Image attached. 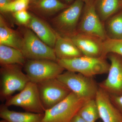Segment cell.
Listing matches in <instances>:
<instances>
[{"label": "cell", "instance_id": "cell-1", "mask_svg": "<svg viewBox=\"0 0 122 122\" xmlns=\"http://www.w3.org/2000/svg\"><path fill=\"white\" fill-rule=\"evenodd\" d=\"M103 57H93L83 56L70 58L58 60V63L68 71L79 73L92 77L98 75L107 73L109 64Z\"/></svg>", "mask_w": 122, "mask_h": 122}, {"label": "cell", "instance_id": "cell-2", "mask_svg": "<svg viewBox=\"0 0 122 122\" xmlns=\"http://www.w3.org/2000/svg\"><path fill=\"white\" fill-rule=\"evenodd\" d=\"M88 100L72 92L59 103L46 110L41 122H70Z\"/></svg>", "mask_w": 122, "mask_h": 122}, {"label": "cell", "instance_id": "cell-3", "mask_svg": "<svg viewBox=\"0 0 122 122\" xmlns=\"http://www.w3.org/2000/svg\"><path fill=\"white\" fill-rule=\"evenodd\" d=\"M57 78L71 92L79 97L88 100L95 99L99 87L93 77L67 71Z\"/></svg>", "mask_w": 122, "mask_h": 122}, {"label": "cell", "instance_id": "cell-4", "mask_svg": "<svg viewBox=\"0 0 122 122\" xmlns=\"http://www.w3.org/2000/svg\"><path fill=\"white\" fill-rule=\"evenodd\" d=\"M21 66L11 65L1 66L0 95L2 99H7L15 92H20L30 81L26 74L22 72Z\"/></svg>", "mask_w": 122, "mask_h": 122}, {"label": "cell", "instance_id": "cell-5", "mask_svg": "<svg viewBox=\"0 0 122 122\" xmlns=\"http://www.w3.org/2000/svg\"><path fill=\"white\" fill-rule=\"evenodd\" d=\"M21 51L28 60L57 61L54 49L45 44L29 29L24 31Z\"/></svg>", "mask_w": 122, "mask_h": 122}, {"label": "cell", "instance_id": "cell-6", "mask_svg": "<svg viewBox=\"0 0 122 122\" xmlns=\"http://www.w3.org/2000/svg\"><path fill=\"white\" fill-rule=\"evenodd\" d=\"M7 107H19L27 112L44 113L45 109L42 105L37 83L29 82L25 87L17 94L6 99Z\"/></svg>", "mask_w": 122, "mask_h": 122}, {"label": "cell", "instance_id": "cell-7", "mask_svg": "<svg viewBox=\"0 0 122 122\" xmlns=\"http://www.w3.org/2000/svg\"><path fill=\"white\" fill-rule=\"evenodd\" d=\"M24 69L30 81L37 84L56 78L65 70L57 62L46 59L28 60Z\"/></svg>", "mask_w": 122, "mask_h": 122}, {"label": "cell", "instance_id": "cell-8", "mask_svg": "<svg viewBox=\"0 0 122 122\" xmlns=\"http://www.w3.org/2000/svg\"><path fill=\"white\" fill-rule=\"evenodd\" d=\"M84 3L81 0H75L54 18L53 25L59 33L69 37L77 32L78 23L83 11Z\"/></svg>", "mask_w": 122, "mask_h": 122}, {"label": "cell", "instance_id": "cell-9", "mask_svg": "<svg viewBox=\"0 0 122 122\" xmlns=\"http://www.w3.org/2000/svg\"><path fill=\"white\" fill-rule=\"evenodd\" d=\"M77 32L93 36L105 41L107 39L105 25L96 12L95 1L85 4Z\"/></svg>", "mask_w": 122, "mask_h": 122}, {"label": "cell", "instance_id": "cell-10", "mask_svg": "<svg viewBox=\"0 0 122 122\" xmlns=\"http://www.w3.org/2000/svg\"><path fill=\"white\" fill-rule=\"evenodd\" d=\"M37 85L41 100L46 110L59 103L72 92L57 78L46 80Z\"/></svg>", "mask_w": 122, "mask_h": 122}, {"label": "cell", "instance_id": "cell-11", "mask_svg": "<svg viewBox=\"0 0 122 122\" xmlns=\"http://www.w3.org/2000/svg\"><path fill=\"white\" fill-rule=\"evenodd\" d=\"M106 57L110 61L108 75L99 84V87L110 95H122V57L109 53Z\"/></svg>", "mask_w": 122, "mask_h": 122}, {"label": "cell", "instance_id": "cell-12", "mask_svg": "<svg viewBox=\"0 0 122 122\" xmlns=\"http://www.w3.org/2000/svg\"><path fill=\"white\" fill-rule=\"evenodd\" d=\"M68 37L73 42L84 56L105 57L104 56V41L102 39L78 32Z\"/></svg>", "mask_w": 122, "mask_h": 122}, {"label": "cell", "instance_id": "cell-13", "mask_svg": "<svg viewBox=\"0 0 122 122\" xmlns=\"http://www.w3.org/2000/svg\"><path fill=\"white\" fill-rule=\"evenodd\" d=\"M95 100L102 122H122V114L112 102L109 94L99 87Z\"/></svg>", "mask_w": 122, "mask_h": 122}, {"label": "cell", "instance_id": "cell-14", "mask_svg": "<svg viewBox=\"0 0 122 122\" xmlns=\"http://www.w3.org/2000/svg\"><path fill=\"white\" fill-rule=\"evenodd\" d=\"M31 19L26 25L32 30L41 41L51 48H54L57 37V32L43 20L31 14Z\"/></svg>", "mask_w": 122, "mask_h": 122}, {"label": "cell", "instance_id": "cell-15", "mask_svg": "<svg viewBox=\"0 0 122 122\" xmlns=\"http://www.w3.org/2000/svg\"><path fill=\"white\" fill-rule=\"evenodd\" d=\"M58 60L70 59L83 56L79 49L70 38L57 32L54 48Z\"/></svg>", "mask_w": 122, "mask_h": 122}, {"label": "cell", "instance_id": "cell-16", "mask_svg": "<svg viewBox=\"0 0 122 122\" xmlns=\"http://www.w3.org/2000/svg\"><path fill=\"white\" fill-rule=\"evenodd\" d=\"M44 115V113L11 111L5 105L1 106L0 108V117L9 122H41Z\"/></svg>", "mask_w": 122, "mask_h": 122}, {"label": "cell", "instance_id": "cell-17", "mask_svg": "<svg viewBox=\"0 0 122 122\" xmlns=\"http://www.w3.org/2000/svg\"><path fill=\"white\" fill-rule=\"evenodd\" d=\"M69 6L59 0H37L30 3L28 9L39 14L49 16L65 9Z\"/></svg>", "mask_w": 122, "mask_h": 122}, {"label": "cell", "instance_id": "cell-18", "mask_svg": "<svg viewBox=\"0 0 122 122\" xmlns=\"http://www.w3.org/2000/svg\"><path fill=\"white\" fill-rule=\"evenodd\" d=\"M22 38L7 25L2 15L0 16V45L11 46L21 51Z\"/></svg>", "mask_w": 122, "mask_h": 122}, {"label": "cell", "instance_id": "cell-19", "mask_svg": "<svg viewBox=\"0 0 122 122\" xmlns=\"http://www.w3.org/2000/svg\"><path fill=\"white\" fill-rule=\"evenodd\" d=\"M26 58L20 50L11 46L0 45V63L1 66L25 65Z\"/></svg>", "mask_w": 122, "mask_h": 122}, {"label": "cell", "instance_id": "cell-20", "mask_svg": "<svg viewBox=\"0 0 122 122\" xmlns=\"http://www.w3.org/2000/svg\"><path fill=\"white\" fill-rule=\"evenodd\" d=\"M122 5L120 0H96V12L103 22L117 12Z\"/></svg>", "mask_w": 122, "mask_h": 122}, {"label": "cell", "instance_id": "cell-21", "mask_svg": "<svg viewBox=\"0 0 122 122\" xmlns=\"http://www.w3.org/2000/svg\"><path fill=\"white\" fill-rule=\"evenodd\" d=\"M106 21L105 28L107 38L122 39V11L116 13Z\"/></svg>", "mask_w": 122, "mask_h": 122}, {"label": "cell", "instance_id": "cell-22", "mask_svg": "<svg viewBox=\"0 0 122 122\" xmlns=\"http://www.w3.org/2000/svg\"><path fill=\"white\" fill-rule=\"evenodd\" d=\"M77 114L87 122H96L99 118V116L95 99L87 100L81 107Z\"/></svg>", "mask_w": 122, "mask_h": 122}, {"label": "cell", "instance_id": "cell-23", "mask_svg": "<svg viewBox=\"0 0 122 122\" xmlns=\"http://www.w3.org/2000/svg\"><path fill=\"white\" fill-rule=\"evenodd\" d=\"M30 4V0H14L0 9L1 13H14L27 10Z\"/></svg>", "mask_w": 122, "mask_h": 122}, {"label": "cell", "instance_id": "cell-24", "mask_svg": "<svg viewBox=\"0 0 122 122\" xmlns=\"http://www.w3.org/2000/svg\"><path fill=\"white\" fill-rule=\"evenodd\" d=\"M103 46L104 56L105 57L109 53H114L122 57V39L107 38L103 41Z\"/></svg>", "mask_w": 122, "mask_h": 122}, {"label": "cell", "instance_id": "cell-25", "mask_svg": "<svg viewBox=\"0 0 122 122\" xmlns=\"http://www.w3.org/2000/svg\"><path fill=\"white\" fill-rule=\"evenodd\" d=\"M14 17L18 23L26 25L31 19V14L27 10H23L13 13Z\"/></svg>", "mask_w": 122, "mask_h": 122}, {"label": "cell", "instance_id": "cell-26", "mask_svg": "<svg viewBox=\"0 0 122 122\" xmlns=\"http://www.w3.org/2000/svg\"><path fill=\"white\" fill-rule=\"evenodd\" d=\"M110 96L112 102L122 114V95H110Z\"/></svg>", "mask_w": 122, "mask_h": 122}, {"label": "cell", "instance_id": "cell-27", "mask_svg": "<svg viewBox=\"0 0 122 122\" xmlns=\"http://www.w3.org/2000/svg\"><path fill=\"white\" fill-rule=\"evenodd\" d=\"M70 122H87L80 117L78 114L72 119Z\"/></svg>", "mask_w": 122, "mask_h": 122}, {"label": "cell", "instance_id": "cell-28", "mask_svg": "<svg viewBox=\"0 0 122 122\" xmlns=\"http://www.w3.org/2000/svg\"><path fill=\"white\" fill-rule=\"evenodd\" d=\"M10 2L9 0H0V9Z\"/></svg>", "mask_w": 122, "mask_h": 122}, {"label": "cell", "instance_id": "cell-29", "mask_svg": "<svg viewBox=\"0 0 122 122\" xmlns=\"http://www.w3.org/2000/svg\"><path fill=\"white\" fill-rule=\"evenodd\" d=\"M65 0L66 3H68V4H69V3H71L72 1H73V0Z\"/></svg>", "mask_w": 122, "mask_h": 122}, {"label": "cell", "instance_id": "cell-30", "mask_svg": "<svg viewBox=\"0 0 122 122\" xmlns=\"http://www.w3.org/2000/svg\"><path fill=\"white\" fill-rule=\"evenodd\" d=\"M81 0L83 1V2H84V3H85V4H86V3L89 2V1H90L91 0Z\"/></svg>", "mask_w": 122, "mask_h": 122}, {"label": "cell", "instance_id": "cell-31", "mask_svg": "<svg viewBox=\"0 0 122 122\" xmlns=\"http://www.w3.org/2000/svg\"><path fill=\"white\" fill-rule=\"evenodd\" d=\"M30 0V3H33V2H35V1L37 0Z\"/></svg>", "mask_w": 122, "mask_h": 122}, {"label": "cell", "instance_id": "cell-32", "mask_svg": "<svg viewBox=\"0 0 122 122\" xmlns=\"http://www.w3.org/2000/svg\"><path fill=\"white\" fill-rule=\"evenodd\" d=\"M0 122H8L7 120H5V119H3V120H1Z\"/></svg>", "mask_w": 122, "mask_h": 122}, {"label": "cell", "instance_id": "cell-33", "mask_svg": "<svg viewBox=\"0 0 122 122\" xmlns=\"http://www.w3.org/2000/svg\"><path fill=\"white\" fill-rule=\"evenodd\" d=\"M9 1H10V2H11V1H13L14 0H9Z\"/></svg>", "mask_w": 122, "mask_h": 122}, {"label": "cell", "instance_id": "cell-34", "mask_svg": "<svg viewBox=\"0 0 122 122\" xmlns=\"http://www.w3.org/2000/svg\"><path fill=\"white\" fill-rule=\"evenodd\" d=\"M120 1H121V2H122V0H120Z\"/></svg>", "mask_w": 122, "mask_h": 122}, {"label": "cell", "instance_id": "cell-35", "mask_svg": "<svg viewBox=\"0 0 122 122\" xmlns=\"http://www.w3.org/2000/svg\"><path fill=\"white\" fill-rule=\"evenodd\" d=\"M101 122V121H99V122Z\"/></svg>", "mask_w": 122, "mask_h": 122}]
</instances>
